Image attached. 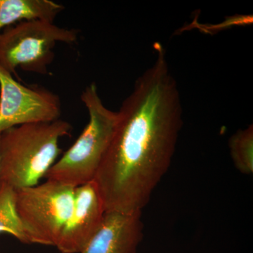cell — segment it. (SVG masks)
Masks as SVG:
<instances>
[{
    "label": "cell",
    "mask_w": 253,
    "mask_h": 253,
    "mask_svg": "<svg viewBox=\"0 0 253 253\" xmlns=\"http://www.w3.org/2000/svg\"><path fill=\"white\" fill-rule=\"evenodd\" d=\"M154 49V64L118 111L114 135L93 180L106 211H142L175 151L183 125L180 96L166 50L159 42Z\"/></svg>",
    "instance_id": "cell-1"
},
{
    "label": "cell",
    "mask_w": 253,
    "mask_h": 253,
    "mask_svg": "<svg viewBox=\"0 0 253 253\" xmlns=\"http://www.w3.org/2000/svg\"><path fill=\"white\" fill-rule=\"evenodd\" d=\"M72 126L59 119L23 125L0 134V183L14 191L38 185L61 152L59 141Z\"/></svg>",
    "instance_id": "cell-2"
},
{
    "label": "cell",
    "mask_w": 253,
    "mask_h": 253,
    "mask_svg": "<svg viewBox=\"0 0 253 253\" xmlns=\"http://www.w3.org/2000/svg\"><path fill=\"white\" fill-rule=\"evenodd\" d=\"M89 113V122L77 140L46 173L48 180L73 188L94 180L109 149L118 123V111L103 104L94 83L81 96Z\"/></svg>",
    "instance_id": "cell-3"
},
{
    "label": "cell",
    "mask_w": 253,
    "mask_h": 253,
    "mask_svg": "<svg viewBox=\"0 0 253 253\" xmlns=\"http://www.w3.org/2000/svg\"><path fill=\"white\" fill-rule=\"evenodd\" d=\"M79 31L41 20L23 21L0 33V66L16 74L20 67L28 72L46 75L54 59L58 42L74 44Z\"/></svg>",
    "instance_id": "cell-4"
},
{
    "label": "cell",
    "mask_w": 253,
    "mask_h": 253,
    "mask_svg": "<svg viewBox=\"0 0 253 253\" xmlns=\"http://www.w3.org/2000/svg\"><path fill=\"white\" fill-rule=\"evenodd\" d=\"M74 190L46 179L15 191V209L29 244L56 246L73 211Z\"/></svg>",
    "instance_id": "cell-5"
},
{
    "label": "cell",
    "mask_w": 253,
    "mask_h": 253,
    "mask_svg": "<svg viewBox=\"0 0 253 253\" xmlns=\"http://www.w3.org/2000/svg\"><path fill=\"white\" fill-rule=\"evenodd\" d=\"M59 95L40 86H26L0 66V134L23 125L60 119Z\"/></svg>",
    "instance_id": "cell-6"
},
{
    "label": "cell",
    "mask_w": 253,
    "mask_h": 253,
    "mask_svg": "<svg viewBox=\"0 0 253 253\" xmlns=\"http://www.w3.org/2000/svg\"><path fill=\"white\" fill-rule=\"evenodd\" d=\"M105 212L94 181L75 188L73 211L55 247L61 253H81L99 229Z\"/></svg>",
    "instance_id": "cell-7"
},
{
    "label": "cell",
    "mask_w": 253,
    "mask_h": 253,
    "mask_svg": "<svg viewBox=\"0 0 253 253\" xmlns=\"http://www.w3.org/2000/svg\"><path fill=\"white\" fill-rule=\"evenodd\" d=\"M142 211H106L99 229L81 253H136L144 237Z\"/></svg>",
    "instance_id": "cell-8"
},
{
    "label": "cell",
    "mask_w": 253,
    "mask_h": 253,
    "mask_svg": "<svg viewBox=\"0 0 253 253\" xmlns=\"http://www.w3.org/2000/svg\"><path fill=\"white\" fill-rule=\"evenodd\" d=\"M64 6L51 0H0V33L23 21L41 20L54 23Z\"/></svg>",
    "instance_id": "cell-9"
},
{
    "label": "cell",
    "mask_w": 253,
    "mask_h": 253,
    "mask_svg": "<svg viewBox=\"0 0 253 253\" xmlns=\"http://www.w3.org/2000/svg\"><path fill=\"white\" fill-rule=\"evenodd\" d=\"M231 159L240 172L246 175L253 173V126L239 129L229 141Z\"/></svg>",
    "instance_id": "cell-10"
},
{
    "label": "cell",
    "mask_w": 253,
    "mask_h": 253,
    "mask_svg": "<svg viewBox=\"0 0 253 253\" xmlns=\"http://www.w3.org/2000/svg\"><path fill=\"white\" fill-rule=\"evenodd\" d=\"M6 233L23 244H29L15 209V191L0 183V234Z\"/></svg>",
    "instance_id": "cell-11"
}]
</instances>
